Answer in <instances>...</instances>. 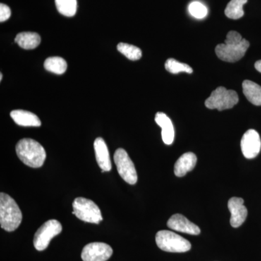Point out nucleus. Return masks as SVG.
I'll list each match as a JSON object with an SVG mask.
<instances>
[{"mask_svg":"<svg viewBox=\"0 0 261 261\" xmlns=\"http://www.w3.org/2000/svg\"><path fill=\"white\" fill-rule=\"evenodd\" d=\"M238 102V94L235 91L228 90L224 87H219L213 91L210 97L206 99L205 105L209 109L222 111L231 109Z\"/></svg>","mask_w":261,"mask_h":261,"instance_id":"nucleus-5","label":"nucleus"},{"mask_svg":"<svg viewBox=\"0 0 261 261\" xmlns=\"http://www.w3.org/2000/svg\"><path fill=\"white\" fill-rule=\"evenodd\" d=\"M10 116L19 126L39 127L42 125L39 117L29 111L15 110L10 113Z\"/></svg>","mask_w":261,"mask_h":261,"instance_id":"nucleus-16","label":"nucleus"},{"mask_svg":"<svg viewBox=\"0 0 261 261\" xmlns=\"http://www.w3.org/2000/svg\"><path fill=\"white\" fill-rule=\"evenodd\" d=\"M168 228L179 232L189 233L192 235H198L200 229L197 225L189 221L181 214H174L171 216L167 222Z\"/></svg>","mask_w":261,"mask_h":261,"instance_id":"nucleus-12","label":"nucleus"},{"mask_svg":"<svg viewBox=\"0 0 261 261\" xmlns=\"http://www.w3.org/2000/svg\"><path fill=\"white\" fill-rule=\"evenodd\" d=\"M10 15H11V11H10L9 7L2 3L0 5V22L3 23V22L6 21L10 18Z\"/></svg>","mask_w":261,"mask_h":261,"instance_id":"nucleus-25","label":"nucleus"},{"mask_svg":"<svg viewBox=\"0 0 261 261\" xmlns=\"http://www.w3.org/2000/svg\"><path fill=\"white\" fill-rule=\"evenodd\" d=\"M243 93L249 102L254 106H261V87L258 84L250 80L244 81L243 83Z\"/></svg>","mask_w":261,"mask_h":261,"instance_id":"nucleus-17","label":"nucleus"},{"mask_svg":"<svg viewBox=\"0 0 261 261\" xmlns=\"http://www.w3.org/2000/svg\"><path fill=\"white\" fill-rule=\"evenodd\" d=\"M22 213L18 204L10 195L0 194V224L5 231H15L21 224Z\"/></svg>","mask_w":261,"mask_h":261,"instance_id":"nucleus-3","label":"nucleus"},{"mask_svg":"<svg viewBox=\"0 0 261 261\" xmlns=\"http://www.w3.org/2000/svg\"><path fill=\"white\" fill-rule=\"evenodd\" d=\"M249 47L248 41L243 39L238 32L231 31L228 33L224 44H218L215 51L221 61L234 63L245 56Z\"/></svg>","mask_w":261,"mask_h":261,"instance_id":"nucleus-1","label":"nucleus"},{"mask_svg":"<svg viewBox=\"0 0 261 261\" xmlns=\"http://www.w3.org/2000/svg\"><path fill=\"white\" fill-rule=\"evenodd\" d=\"M261 140L256 130L250 129L245 132L241 140L242 152L247 159H255L260 153Z\"/></svg>","mask_w":261,"mask_h":261,"instance_id":"nucleus-10","label":"nucleus"},{"mask_svg":"<svg viewBox=\"0 0 261 261\" xmlns=\"http://www.w3.org/2000/svg\"><path fill=\"white\" fill-rule=\"evenodd\" d=\"M15 42L23 49H35L40 44L41 37L37 33L22 32L16 36Z\"/></svg>","mask_w":261,"mask_h":261,"instance_id":"nucleus-18","label":"nucleus"},{"mask_svg":"<svg viewBox=\"0 0 261 261\" xmlns=\"http://www.w3.org/2000/svg\"><path fill=\"white\" fill-rule=\"evenodd\" d=\"M63 227L59 221L51 219L44 223L37 230L34 238V245L38 251L47 249L53 238L61 233Z\"/></svg>","mask_w":261,"mask_h":261,"instance_id":"nucleus-7","label":"nucleus"},{"mask_svg":"<svg viewBox=\"0 0 261 261\" xmlns=\"http://www.w3.org/2000/svg\"><path fill=\"white\" fill-rule=\"evenodd\" d=\"M196 163H197V156L193 152H186L182 154L175 163V175L178 177L185 176L187 173L194 169Z\"/></svg>","mask_w":261,"mask_h":261,"instance_id":"nucleus-15","label":"nucleus"},{"mask_svg":"<svg viewBox=\"0 0 261 261\" xmlns=\"http://www.w3.org/2000/svg\"><path fill=\"white\" fill-rule=\"evenodd\" d=\"M154 121L162 128V139L166 145H170L174 140V128L172 121L162 112L157 113L154 117Z\"/></svg>","mask_w":261,"mask_h":261,"instance_id":"nucleus-14","label":"nucleus"},{"mask_svg":"<svg viewBox=\"0 0 261 261\" xmlns=\"http://www.w3.org/2000/svg\"><path fill=\"white\" fill-rule=\"evenodd\" d=\"M19 159L29 166L37 168L42 167L46 159L45 149L39 142L32 139H22L15 147Z\"/></svg>","mask_w":261,"mask_h":261,"instance_id":"nucleus-2","label":"nucleus"},{"mask_svg":"<svg viewBox=\"0 0 261 261\" xmlns=\"http://www.w3.org/2000/svg\"><path fill=\"white\" fill-rule=\"evenodd\" d=\"M57 9L67 17L74 16L77 11V0H56Z\"/></svg>","mask_w":261,"mask_h":261,"instance_id":"nucleus-21","label":"nucleus"},{"mask_svg":"<svg viewBox=\"0 0 261 261\" xmlns=\"http://www.w3.org/2000/svg\"><path fill=\"white\" fill-rule=\"evenodd\" d=\"M155 242L158 247L168 252H186L191 249V243L177 233L162 230L156 233Z\"/></svg>","mask_w":261,"mask_h":261,"instance_id":"nucleus-4","label":"nucleus"},{"mask_svg":"<svg viewBox=\"0 0 261 261\" xmlns=\"http://www.w3.org/2000/svg\"><path fill=\"white\" fill-rule=\"evenodd\" d=\"M3 73H0V81L3 80Z\"/></svg>","mask_w":261,"mask_h":261,"instance_id":"nucleus-27","label":"nucleus"},{"mask_svg":"<svg viewBox=\"0 0 261 261\" xmlns=\"http://www.w3.org/2000/svg\"><path fill=\"white\" fill-rule=\"evenodd\" d=\"M247 0H231L225 10V14L228 18L238 20L244 15L243 6Z\"/></svg>","mask_w":261,"mask_h":261,"instance_id":"nucleus-20","label":"nucleus"},{"mask_svg":"<svg viewBox=\"0 0 261 261\" xmlns=\"http://www.w3.org/2000/svg\"><path fill=\"white\" fill-rule=\"evenodd\" d=\"M165 68L166 70L173 74H178L181 72H185L187 73H192L193 72V70L190 65L180 63L173 58H169L166 61L165 63Z\"/></svg>","mask_w":261,"mask_h":261,"instance_id":"nucleus-23","label":"nucleus"},{"mask_svg":"<svg viewBox=\"0 0 261 261\" xmlns=\"http://www.w3.org/2000/svg\"><path fill=\"white\" fill-rule=\"evenodd\" d=\"M94 151H95L96 159L98 165L102 169V172L110 171L112 168L109 151L106 142L101 137H98L94 141Z\"/></svg>","mask_w":261,"mask_h":261,"instance_id":"nucleus-13","label":"nucleus"},{"mask_svg":"<svg viewBox=\"0 0 261 261\" xmlns=\"http://www.w3.org/2000/svg\"><path fill=\"white\" fill-rule=\"evenodd\" d=\"M44 65L48 71L58 75L63 74L68 68L66 61L61 57L48 58L44 62Z\"/></svg>","mask_w":261,"mask_h":261,"instance_id":"nucleus-19","label":"nucleus"},{"mask_svg":"<svg viewBox=\"0 0 261 261\" xmlns=\"http://www.w3.org/2000/svg\"><path fill=\"white\" fill-rule=\"evenodd\" d=\"M117 170L121 178L129 185H135L138 179L135 164L125 149H117L114 154Z\"/></svg>","mask_w":261,"mask_h":261,"instance_id":"nucleus-8","label":"nucleus"},{"mask_svg":"<svg viewBox=\"0 0 261 261\" xmlns=\"http://www.w3.org/2000/svg\"><path fill=\"white\" fill-rule=\"evenodd\" d=\"M255 68L257 71L261 73V60L260 61H257L256 63H255Z\"/></svg>","mask_w":261,"mask_h":261,"instance_id":"nucleus-26","label":"nucleus"},{"mask_svg":"<svg viewBox=\"0 0 261 261\" xmlns=\"http://www.w3.org/2000/svg\"><path fill=\"white\" fill-rule=\"evenodd\" d=\"M189 12L192 16L198 19L204 18L207 15V8L200 2H193L189 5Z\"/></svg>","mask_w":261,"mask_h":261,"instance_id":"nucleus-24","label":"nucleus"},{"mask_svg":"<svg viewBox=\"0 0 261 261\" xmlns=\"http://www.w3.org/2000/svg\"><path fill=\"white\" fill-rule=\"evenodd\" d=\"M73 214L84 222L98 224L102 221L100 209L93 201L77 197L73 202Z\"/></svg>","mask_w":261,"mask_h":261,"instance_id":"nucleus-6","label":"nucleus"},{"mask_svg":"<svg viewBox=\"0 0 261 261\" xmlns=\"http://www.w3.org/2000/svg\"><path fill=\"white\" fill-rule=\"evenodd\" d=\"M117 49L121 54L126 56L130 61H137V60H140L142 58V50L140 48L132 45V44H126V43H120L117 46Z\"/></svg>","mask_w":261,"mask_h":261,"instance_id":"nucleus-22","label":"nucleus"},{"mask_svg":"<svg viewBox=\"0 0 261 261\" xmlns=\"http://www.w3.org/2000/svg\"><path fill=\"white\" fill-rule=\"evenodd\" d=\"M228 210L231 212L230 224L233 228H238L245 222L247 217V209L244 205V200L240 197H231L228 202Z\"/></svg>","mask_w":261,"mask_h":261,"instance_id":"nucleus-11","label":"nucleus"},{"mask_svg":"<svg viewBox=\"0 0 261 261\" xmlns=\"http://www.w3.org/2000/svg\"><path fill=\"white\" fill-rule=\"evenodd\" d=\"M113 252L112 247L108 244L89 243L84 247L82 258L84 261H107Z\"/></svg>","mask_w":261,"mask_h":261,"instance_id":"nucleus-9","label":"nucleus"}]
</instances>
